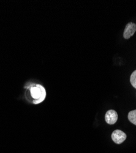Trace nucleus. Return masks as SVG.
Masks as SVG:
<instances>
[{"label":"nucleus","instance_id":"obj_1","mask_svg":"<svg viewBox=\"0 0 136 153\" xmlns=\"http://www.w3.org/2000/svg\"><path fill=\"white\" fill-rule=\"evenodd\" d=\"M27 99L33 104H39L44 100L46 91L43 86L39 84H32L25 88Z\"/></svg>","mask_w":136,"mask_h":153},{"label":"nucleus","instance_id":"obj_2","mask_svg":"<svg viewBox=\"0 0 136 153\" xmlns=\"http://www.w3.org/2000/svg\"><path fill=\"white\" fill-rule=\"evenodd\" d=\"M113 141L117 144H121L126 139V134L120 130H115L112 134Z\"/></svg>","mask_w":136,"mask_h":153},{"label":"nucleus","instance_id":"obj_3","mask_svg":"<svg viewBox=\"0 0 136 153\" xmlns=\"http://www.w3.org/2000/svg\"><path fill=\"white\" fill-rule=\"evenodd\" d=\"M105 120L107 124L110 125L116 123L118 120V114L117 111L114 110L107 111L105 115Z\"/></svg>","mask_w":136,"mask_h":153},{"label":"nucleus","instance_id":"obj_4","mask_svg":"<svg viewBox=\"0 0 136 153\" xmlns=\"http://www.w3.org/2000/svg\"><path fill=\"white\" fill-rule=\"evenodd\" d=\"M135 31L136 25L134 23L130 22L126 25L124 31V33H123V37H124V38L126 39H129L131 37H132L134 34Z\"/></svg>","mask_w":136,"mask_h":153},{"label":"nucleus","instance_id":"obj_5","mask_svg":"<svg viewBox=\"0 0 136 153\" xmlns=\"http://www.w3.org/2000/svg\"><path fill=\"white\" fill-rule=\"evenodd\" d=\"M128 120L131 123L136 126V110L131 111L128 113Z\"/></svg>","mask_w":136,"mask_h":153},{"label":"nucleus","instance_id":"obj_6","mask_svg":"<svg viewBox=\"0 0 136 153\" xmlns=\"http://www.w3.org/2000/svg\"><path fill=\"white\" fill-rule=\"evenodd\" d=\"M130 82L132 86L136 88V70L134 71L131 75L130 77Z\"/></svg>","mask_w":136,"mask_h":153}]
</instances>
